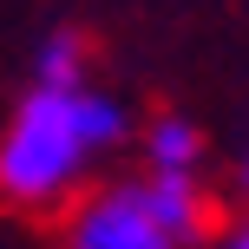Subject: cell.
<instances>
[{
  "label": "cell",
  "mask_w": 249,
  "mask_h": 249,
  "mask_svg": "<svg viewBox=\"0 0 249 249\" xmlns=\"http://www.w3.org/2000/svg\"><path fill=\"white\" fill-rule=\"evenodd\" d=\"M92 138L79 131V86H33L0 124V197L13 210H59L79 190Z\"/></svg>",
  "instance_id": "cell-1"
},
{
  "label": "cell",
  "mask_w": 249,
  "mask_h": 249,
  "mask_svg": "<svg viewBox=\"0 0 249 249\" xmlns=\"http://www.w3.org/2000/svg\"><path fill=\"white\" fill-rule=\"evenodd\" d=\"M66 249H184V243L151 216L138 184H118V190H99V197L72 203Z\"/></svg>",
  "instance_id": "cell-2"
},
{
  "label": "cell",
  "mask_w": 249,
  "mask_h": 249,
  "mask_svg": "<svg viewBox=\"0 0 249 249\" xmlns=\"http://www.w3.org/2000/svg\"><path fill=\"white\" fill-rule=\"evenodd\" d=\"M144 203H151V216H158L164 230H171L177 243H197V236H216V203H210V190L197 184V171H171V164H151V177L144 184Z\"/></svg>",
  "instance_id": "cell-3"
},
{
  "label": "cell",
  "mask_w": 249,
  "mask_h": 249,
  "mask_svg": "<svg viewBox=\"0 0 249 249\" xmlns=\"http://www.w3.org/2000/svg\"><path fill=\"white\" fill-rule=\"evenodd\" d=\"M144 158L151 164H171V171H197V158H203V131L190 118H177V112H158L144 124Z\"/></svg>",
  "instance_id": "cell-4"
},
{
  "label": "cell",
  "mask_w": 249,
  "mask_h": 249,
  "mask_svg": "<svg viewBox=\"0 0 249 249\" xmlns=\"http://www.w3.org/2000/svg\"><path fill=\"white\" fill-rule=\"evenodd\" d=\"M33 86H86V39L79 33H53L33 59Z\"/></svg>",
  "instance_id": "cell-5"
},
{
  "label": "cell",
  "mask_w": 249,
  "mask_h": 249,
  "mask_svg": "<svg viewBox=\"0 0 249 249\" xmlns=\"http://www.w3.org/2000/svg\"><path fill=\"white\" fill-rule=\"evenodd\" d=\"M216 249H249V216H243V223H223V230H216Z\"/></svg>",
  "instance_id": "cell-6"
},
{
  "label": "cell",
  "mask_w": 249,
  "mask_h": 249,
  "mask_svg": "<svg viewBox=\"0 0 249 249\" xmlns=\"http://www.w3.org/2000/svg\"><path fill=\"white\" fill-rule=\"evenodd\" d=\"M243 197H249V158H243Z\"/></svg>",
  "instance_id": "cell-7"
}]
</instances>
